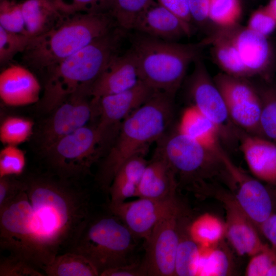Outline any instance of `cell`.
I'll use <instances>...</instances> for the list:
<instances>
[{
  "mask_svg": "<svg viewBox=\"0 0 276 276\" xmlns=\"http://www.w3.org/2000/svg\"><path fill=\"white\" fill-rule=\"evenodd\" d=\"M25 180L42 269L77 240L90 218L88 196L63 179L32 176Z\"/></svg>",
  "mask_w": 276,
  "mask_h": 276,
  "instance_id": "cell-1",
  "label": "cell"
},
{
  "mask_svg": "<svg viewBox=\"0 0 276 276\" xmlns=\"http://www.w3.org/2000/svg\"><path fill=\"white\" fill-rule=\"evenodd\" d=\"M174 97L155 91L121 124L97 175L101 188L108 191L116 173L128 159L145 154L147 147L169 130L174 117Z\"/></svg>",
  "mask_w": 276,
  "mask_h": 276,
  "instance_id": "cell-2",
  "label": "cell"
},
{
  "mask_svg": "<svg viewBox=\"0 0 276 276\" xmlns=\"http://www.w3.org/2000/svg\"><path fill=\"white\" fill-rule=\"evenodd\" d=\"M127 31L117 27L47 70L48 79L39 101L51 112L76 93L88 91L111 60L119 54Z\"/></svg>",
  "mask_w": 276,
  "mask_h": 276,
  "instance_id": "cell-3",
  "label": "cell"
},
{
  "mask_svg": "<svg viewBox=\"0 0 276 276\" xmlns=\"http://www.w3.org/2000/svg\"><path fill=\"white\" fill-rule=\"evenodd\" d=\"M118 27L110 12L65 15L54 28L31 39L22 53L23 61L47 71Z\"/></svg>",
  "mask_w": 276,
  "mask_h": 276,
  "instance_id": "cell-4",
  "label": "cell"
},
{
  "mask_svg": "<svg viewBox=\"0 0 276 276\" xmlns=\"http://www.w3.org/2000/svg\"><path fill=\"white\" fill-rule=\"evenodd\" d=\"M129 39L137 62L140 80L156 91L175 97L189 65L208 47L197 43L168 41L135 31Z\"/></svg>",
  "mask_w": 276,
  "mask_h": 276,
  "instance_id": "cell-5",
  "label": "cell"
},
{
  "mask_svg": "<svg viewBox=\"0 0 276 276\" xmlns=\"http://www.w3.org/2000/svg\"><path fill=\"white\" fill-rule=\"evenodd\" d=\"M157 142L155 150L174 171L178 188L200 196L209 181L224 176L230 181L223 156L212 152L198 142L176 130H170Z\"/></svg>",
  "mask_w": 276,
  "mask_h": 276,
  "instance_id": "cell-6",
  "label": "cell"
},
{
  "mask_svg": "<svg viewBox=\"0 0 276 276\" xmlns=\"http://www.w3.org/2000/svg\"><path fill=\"white\" fill-rule=\"evenodd\" d=\"M133 237L124 223L113 214L89 218L68 251L87 259L100 275L106 270L132 263Z\"/></svg>",
  "mask_w": 276,
  "mask_h": 276,
  "instance_id": "cell-7",
  "label": "cell"
},
{
  "mask_svg": "<svg viewBox=\"0 0 276 276\" xmlns=\"http://www.w3.org/2000/svg\"><path fill=\"white\" fill-rule=\"evenodd\" d=\"M0 247L41 269L33 211L26 191L0 208Z\"/></svg>",
  "mask_w": 276,
  "mask_h": 276,
  "instance_id": "cell-8",
  "label": "cell"
},
{
  "mask_svg": "<svg viewBox=\"0 0 276 276\" xmlns=\"http://www.w3.org/2000/svg\"><path fill=\"white\" fill-rule=\"evenodd\" d=\"M104 146L96 127L86 125L60 139L44 153L51 168L65 179L86 173Z\"/></svg>",
  "mask_w": 276,
  "mask_h": 276,
  "instance_id": "cell-9",
  "label": "cell"
},
{
  "mask_svg": "<svg viewBox=\"0 0 276 276\" xmlns=\"http://www.w3.org/2000/svg\"><path fill=\"white\" fill-rule=\"evenodd\" d=\"M213 79L235 126L247 133L263 136L260 129L262 101L258 88L248 78L223 72Z\"/></svg>",
  "mask_w": 276,
  "mask_h": 276,
  "instance_id": "cell-10",
  "label": "cell"
},
{
  "mask_svg": "<svg viewBox=\"0 0 276 276\" xmlns=\"http://www.w3.org/2000/svg\"><path fill=\"white\" fill-rule=\"evenodd\" d=\"M185 213L183 206L163 219L153 229L145 242V256L141 263L144 275H175L176 255Z\"/></svg>",
  "mask_w": 276,
  "mask_h": 276,
  "instance_id": "cell-11",
  "label": "cell"
},
{
  "mask_svg": "<svg viewBox=\"0 0 276 276\" xmlns=\"http://www.w3.org/2000/svg\"><path fill=\"white\" fill-rule=\"evenodd\" d=\"M194 68L187 82V92L195 106L219 128L221 137L236 136L224 98L201 57L194 62Z\"/></svg>",
  "mask_w": 276,
  "mask_h": 276,
  "instance_id": "cell-12",
  "label": "cell"
},
{
  "mask_svg": "<svg viewBox=\"0 0 276 276\" xmlns=\"http://www.w3.org/2000/svg\"><path fill=\"white\" fill-rule=\"evenodd\" d=\"M88 91L73 94L58 106L44 122L39 134L40 147L44 153L63 137L87 125L95 113L96 103Z\"/></svg>",
  "mask_w": 276,
  "mask_h": 276,
  "instance_id": "cell-13",
  "label": "cell"
},
{
  "mask_svg": "<svg viewBox=\"0 0 276 276\" xmlns=\"http://www.w3.org/2000/svg\"><path fill=\"white\" fill-rule=\"evenodd\" d=\"M183 206L176 195L164 199L139 198L134 201L109 205L108 209L135 237L143 238L146 242L158 222Z\"/></svg>",
  "mask_w": 276,
  "mask_h": 276,
  "instance_id": "cell-14",
  "label": "cell"
},
{
  "mask_svg": "<svg viewBox=\"0 0 276 276\" xmlns=\"http://www.w3.org/2000/svg\"><path fill=\"white\" fill-rule=\"evenodd\" d=\"M155 90L142 80L123 91L106 95L96 102L99 121L96 126L105 145L114 140L121 123L145 103Z\"/></svg>",
  "mask_w": 276,
  "mask_h": 276,
  "instance_id": "cell-15",
  "label": "cell"
},
{
  "mask_svg": "<svg viewBox=\"0 0 276 276\" xmlns=\"http://www.w3.org/2000/svg\"><path fill=\"white\" fill-rule=\"evenodd\" d=\"M206 196H213L223 204L225 237L238 255L251 257L265 248L267 244L262 242L257 227L240 206L232 192L216 189L212 185Z\"/></svg>",
  "mask_w": 276,
  "mask_h": 276,
  "instance_id": "cell-16",
  "label": "cell"
},
{
  "mask_svg": "<svg viewBox=\"0 0 276 276\" xmlns=\"http://www.w3.org/2000/svg\"><path fill=\"white\" fill-rule=\"evenodd\" d=\"M224 162L236 201L257 229L273 213L274 204L267 185L238 167L226 154Z\"/></svg>",
  "mask_w": 276,
  "mask_h": 276,
  "instance_id": "cell-17",
  "label": "cell"
},
{
  "mask_svg": "<svg viewBox=\"0 0 276 276\" xmlns=\"http://www.w3.org/2000/svg\"><path fill=\"white\" fill-rule=\"evenodd\" d=\"M216 29L234 43L250 77H268L274 61L273 48L269 37L240 24Z\"/></svg>",
  "mask_w": 276,
  "mask_h": 276,
  "instance_id": "cell-18",
  "label": "cell"
},
{
  "mask_svg": "<svg viewBox=\"0 0 276 276\" xmlns=\"http://www.w3.org/2000/svg\"><path fill=\"white\" fill-rule=\"evenodd\" d=\"M132 30L172 42L190 37L193 31L191 24L153 0H150L137 16Z\"/></svg>",
  "mask_w": 276,
  "mask_h": 276,
  "instance_id": "cell-19",
  "label": "cell"
},
{
  "mask_svg": "<svg viewBox=\"0 0 276 276\" xmlns=\"http://www.w3.org/2000/svg\"><path fill=\"white\" fill-rule=\"evenodd\" d=\"M237 136L240 150L254 177L267 185L276 186V144L239 128Z\"/></svg>",
  "mask_w": 276,
  "mask_h": 276,
  "instance_id": "cell-20",
  "label": "cell"
},
{
  "mask_svg": "<svg viewBox=\"0 0 276 276\" xmlns=\"http://www.w3.org/2000/svg\"><path fill=\"white\" fill-rule=\"evenodd\" d=\"M140 80L135 57L130 49L118 54L109 62L91 85L89 95L98 99L114 94L134 86Z\"/></svg>",
  "mask_w": 276,
  "mask_h": 276,
  "instance_id": "cell-21",
  "label": "cell"
},
{
  "mask_svg": "<svg viewBox=\"0 0 276 276\" xmlns=\"http://www.w3.org/2000/svg\"><path fill=\"white\" fill-rule=\"evenodd\" d=\"M41 86L36 76L27 67L12 64L0 74V98L10 106H20L38 102Z\"/></svg>",
  "mask_w": 276,
  "mask_h": 276,
  "instance_id": "cell-22",
  "label": "cell"
},
{
  "mask_svg": "<svg viewBox=\"0 0 276 276\" xmlns=\"http://www.w3.org/2000/svg\"><path fill=\"white\" fill-rule=\"evenodd\" d=\"M176 176L167 160L156 150L144 171L136 197L164 199L177 195Z\"/></svg>",
  "mask_w": 276,
  "mask_h": 276,
  "instance_id": "cell-23",
  "label": "cell"
},
{
  "mask_svg": "<svg viewBox=\"0 0 276 276\" xmlns=\"http://www.w3.org/2000/svg\"><path fill=\"white\" fill-rule=\"evenodd\" d=\"M177 129L220 156L225 153L218 127L192 104L183 111Z\"/></svg>",
  "mask_w": 276,
  "mask_h": 276,
  "instance_id": "cell-24",
  "label": "cell"
},
{
  "mask_svg": "<svg viewBox=\"0 0 276 276\" xmlns=\"http://www.w3.org/2000/svg\"><path fill=\"white\" fill-rule=\"evenodd\" d=\"M145 154L132 156L118 170L108 191L110 196L109 205H117L128 198L136 197L141 180L148 163L145 158Z\"/></svg>",
  "mask_w": 276,
  "mask_h": 276,
  "instance_id": "cell-25",
  "label": "cell"
},
{
  "mask_svg": "<svg viewBox=\"0 0 276 276\" xmlns=\"http://www.w3.org/2000/svg\"><path fill=\"white\" fill-rule=\"evenodd\" d=\"M20 5L27 35L31 38L49 31L65 16L52 0H25Z\"/></svg>",
  "mask_w": 276,
  "mask_h": 276,
  "instance_id": "cell-26",
  "label": "cell"
},
{
  "mask_svg": "<svg viewBox=\"0 0 276 276\" xmlns=\"http://www.w3.org/2000/svg\"><path fill=\"white\" fill-rule=\"evenodd\" d=\"M202 40L211 47L212 58L223 73L237 77H250L236 47L229 38L216 29Z\"/></svg>",
  "mask_w": 276,
  "mask_h": 276,
  "instance_id": "cell-27",
  "label": "cell"
},
{
  "mask_svg": "<svg viewBox=\"0 0 276 276\" xmlns=\"http://www.w3.org/2000/svg\"><path fill=\"white\" fill-rule=\"evenodd\" d=\"M186 217L180 229L179 241L175 258V275H197L201 247L190 236Z\"/></svg>",
  "mask_w": 276,
  "mask_h": 276,
  "instance_id": "cell-28",
  "label": "cell"
},
{
  "mask_svg": "<svg viewBox=\"0 0 276 276\" xmlns=\"http://www.w3.org/2000/svg\"><path fill=\"white\" fill-rule=\"evenodd\" d=\"M42 269L49 276H97L99 273L82 255L72 252L57 255Z\"/></svg>",
  "mask_w": 276,
  "mask_h": 276,
  "instance_id": "cell-29",
  "label": "cell"
},
{
  "mask_svg": "<svg viewBox=\"0 0 276 276\" xmlns=\"http://www.w3.org/2000/svg\"><path fill=\"white\" fill-rule=\"evenodd\" d=\"M191 237L202 247L219 244L225 236V222L211 214H205L188 226Z\"/></svg>",
  "mask_w": 276,
  "mask_h": 276,
  "instance_id": "cell-30",
  "label": "cell"
},
{
  "mask_svg": "<svg viewBox=\"0 0 276 276\" xmlns=\"http://www.w3.org/2000/svg\"><path fill=\"white\" fill-rule=\"evenodd\" d=\"M197 275L222 276L231 272V261L227 251L218 244L202 247Z\"/></svg>",
  "mask_w": 276,
  "mask_h": 276,
  "instance_id": "cell-31",
  "label": "cell"
},
{
  "mask_svg": "<svg viewBox=\"0 0 276 276\" xmlns=\"http://www.w3.org/2000/svg\"><path fill=\"white\" fill-rule=\"evenodd\" d=\"M242 13L241 0H210V22L217 28H225L239 24Z\"/></svg>",
  "mask_w": 276,
  "mask_h": 276,
  "instance_id": "cell-32",
  "label": "cell"
},
{
  "mask_svg": "<svg viewBox=\"0 0 276 276\" xmlns=\"http://www.w3.org/2000/svg\"><path fill=\"white\" fill-rule=\"evenodd\" d=\"M33 123L20 117L10 116L0 126V140L5 145L17 146L26 142L32 134Z\"/></svg>",
  "mask_w": 276,
  "mask_h": 276,
  "instance_id": "cell-33",
  "label": "cell"
},
{
  "mask_svg": "<svg viewBox=\"0 0 276 276\" xmlns=\"http://www.w3.org/2000/svg\"><path fill=\"white\" fill-rule=\"evenodd\" d=\"M258 89L262 101L261 133L263 137L276 144V88L266 86Z\"/></svg>",
  "mask_w": 276,
  "mask_h": 276,
  "instance_id": "cell-34",
  "label": "cell"
},
{
  "mask_svg": "<svg viewBox=\"0 0 276 276\" xmlns=\"http://www.w3.org/2000/svg\"><path fill=\"white\" fill-rule=\"evenodd\" d=\"M150 0H113L110 13L118 26L128 32L132 30L137 16Z\"/></svg>",
  "mask_w": 276,
  "mask_h": 276,
  "instance_id": "cell-35",
  "label": "cell"
},
{
  "mask_svg": "<svg viewBox=\"0 0 276 276\" xmlns=\"http://www.w3.org/2000/svg\"><path fill=\"white\" fill-rule=\"evenodd\" d=\"M58 10L66 15L77 13H110L113 0H52Z\"/></svg>",
  "mask_w": 276,
  "mask_h": 276,
  "instance_id": "cell-36",
  "label": "cell"
},
{
  "mask_svg": "<svg viewBox=\"0 0 276 276\" xmlns=\"http://www.w3.org/2000/svg\"><path fill=\"white\" fill-rule=\"evenodd\" d=\"M31 38L27 35L7 31L0 27V63L4 64L18 53H23Z\"/></svg>",
  "mask_w": 276,
  "mask_h": 276,
  "instance_id": "cell-37",
  "label": "cell"
},
{
  "mask_svg": "<svg viewBox=\"0 0 276 276\" xmlns=\"http://www.w3.org/2000/svg\"><path fill=\"white\" fill-rule=\"evenodd\" d=\"M24 152L17 146L6 145L0 151V178L21 175L25 168Z\"/></svg>",
  "mask_w": 276,
  "mask_h": 276,
  "instance_id": "cell-38",
  "label": "cell"
},
{
  "mask_svg": "<svg viewBox=\"0 0 276 276\" xmlns=\"http://www.w3.org/2000/svg\"><path fill=\"white\" fill-rule=\"evenodd\" d=\"M0 27L7 31L28 36L20 3L1 1Z\"/></svg>",
  "mask_w": 276,
  "mask_h": 276,
  "instance_id": "cell-39",
  "label": "cell"
},
{
  "mask_svg": "<svg viewBox=\"0 0 276 276\" xmlns=\"http://www.w3.org/2000/svg\"><path fill=\"white\" fill-rule=\"evenodd\" d=\"M43 273L28 262L9 255L0 260V276H43Z\"/></svg>",
  "mask_w": 276,
  "mask_h": 276,
  "instance_id": "cell-40",
  "label": "cell"
},
{
  "mask_svg": "<svg viewBox=\"0 0 276 276\" xmlns=\"http://www.w3.org/2000/svg\"><path fill=\"white\" fill-rule=\"evenodd\" d=\"M276 257V250L267 244L259 252L251 256L246 268L247 276H266Z\"/></svg>",
  "mask_w": 276,
  "mask_h": 276,
  "instance_id": "cell-41",
  "label": "cell"
},
{
  "mask_svg": "<svg viewBox=\"0 0 276 276\" xmlns=\"http://www.w3.org/2000/svg\"><path fill=\"white\" fill-rule=\"evenodd\" d=\"M247 27L260 34L269 37L276 30V20L264 6L252 13Z\"/></svg>",
  "mask_w": 276,
  "mask_h": 276,
  "instance_id": "cell-42",
  "label": "cell"
},
{
  "mask_svg": "<svg viewBox=\"0 0 276 276\" xmlns=\"http://www.w3.org/2000/svg\"><path fill=\"white\" fill-rule=\"evenodd\" d=\"M15 176L0 178V208L9 204L26 190L25 180H19Z\"/></svg>",
  "mask_w": 276,
  "mask_h": 276,
  "instance_id": "cell-43",
  "label": "cell"
},
{
  "mask_svg": "<svg viewBox=\"0 0 276 276\" xmlns=\"http://www.w3.org/2000/svg\"><path fill=\"white\" fill-rule=\"evenodd\" d=\"M210 0H189L188 7L191 24L204 28L210 22Z\"/></svg>",
  "mask_w": 276,
  "mask_h": 276,
  "instance_id": "cell-44",
  "label": "cell"
},
{
  "mask_svg": "<svg viewBox=\"0 0 276 276\" xmlns=\"http://www.w3.org/2000/svg\"><path fill=\"white\" fill-rule=\"evenodd\" d=\"M157 2L183 20L192 25L189 11V0H157Z\"/></svg>",
  "mask_w": 276,
  "mask_h": 276,
  "instance_id": "cell-45",
  "label": "cell"
},
{
  "mask_svg": "<svg viewBox=\"0 0 276 276\" xmlns=\"http://www.w3.org/2000/svg\"><path fill=\"white\" fill-rule=\"evenodd\" d=\"M101 276H141L144 275L141 264L132 263L129 265L115 267L103 271Z\"/></svg>",
  "mask_w": 276,
  "mask_h": 276,
  "instance_id": "cell-46",
  "label": "cell"
},
{
  "mask_svg": "<svg viewBox=\"0 0 276 276\" xmlns=\"http://www.w3.org/2000/svg\"><path fill=\"white\" fill-rule=\"evenodd\" d=\"M258 229L268 240L271 246L276 250V213H273L259 226Z\"/></svg>",
  "mask_w": 276,
  "mask_h": 276,
  "instance_id": "cell-47",
  "label": "cell"
},
{
  "mask_svg": "<svg viewBox=\"0 0 276 276\" xmlns=\"http://www.w3.org/2000/svg\"><path fill=\"white\" fill-rule=\"evenodd\" d=\"M265 7L276 20V0H269Z\"/></svg>",
  "mask_w": 276,
  "mask_h": 276,
  "instance_id": "cell-48",
  "label": "cell"
},
{
  "mask_svg": "<svg viewBox=\"0 0 276 276\" xmlns=\"http://www.w3.org/2000/svg\"><path fill=\"white\" fill-rule=\"evenodd\" d=\"M266 185L270 193L274 204V208L276 209V186Z\"/></svg>",
  "mask_w": 276,
  "mask_h": 276,
  "instance_id": "cell-49",
  "label": "cell"
},
{
  "mask_svg": "<svg viewBox=\"0 0 276 276\" xmlns=\"http://www.w3.org/2000/svg\"><path fill=\"white\" fill-rule=\"evenodd\" d=\"M266 276H276V257L272 265L268 271Z\"/></svg>",
  "mask_w": 276,
  "mask_h": 276,
  "instance_id": "cell-50",
  "label": "cell"
},
{
  "mask_svg": "<svg viewBox=\"0 0 276 276\" xmlns=\"http://www.w3.org/2000/svg\"><path fill=\"white\" fill-rule=\"evenodd\" d=\"M0 1H2V0H0Z\"/></svg>",
  "mask_w": 276,
  "mask_h": 276,
  "instance_id": "cell-51",
  "label": "cell"
}]
</instances>
